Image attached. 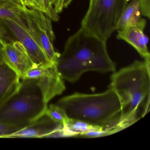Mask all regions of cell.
Here are the masks:
<instances>
[{"mask_svg": "<svg viewBox=\"0 0 150 150\" xmlns=\"http://www.w3.org/2000/svg\"><path fill=\"white\" fill-rule=\"evenodd\" d=\"M57 67L62 79L72 83L87 72L113 73L116 69L115 63L108 52L107 42L81 28L66 42Z\"/></svg>", "mask_w": 150, "mask_h": 150, "instance_id": "obj_1", "label": "cell"}, {"mask_svg": "<svg viewBox=\"0 0 150 150\" xmlns=\"http://www.w3.org/2000/svg\"><path fill=\"white\" fill-rule=\"evenodd\" d=\"M150 61L135 60L115 71L110 87L118 96L121 107L117 132L144 117L150 110Z\"/></svg>", "mask_w": 150, "mask_h": 150, "instance_id": "obj_2", "label": "cell"}, {"mask_svg": "<svg viewBox=\"0 0 150 150\" xmlns=\"http://www.w3.org/2000/svg\"><path fill=\"white\" fill-rule=\"evenodd\" d=\"M57 104L69 119L83 121L108 131L111 134L117 132L121 104L117 95L110 87L98 93H75L61 98Z\"/></svg>", "mask_w": 150, "mask_h": 150, "instance_id": "obj_3", "label": "cell"}, {"mask_svg": "<svg viewBox=\"0 0 150 150\" xmlns=\"http://www.w3.org/2000/svg\"><path fill=\"white\" fill-rule=\"evenodd\" d=\"M48 104L34 80H22L18 92L0 109V122L24 128L45 115Z\"/></svg>", "mask_w": 150, "mask_h": 150, "instance_id": "obj_4", "label": "cell"}, {"mask_svg": "<svg viewBox=\"0 0 150 150\" xmlns=\"http://www.w3.org/2000/svg\"><path fill=\"white\" fill-rule=\"evenodd\" d=\"M124 0H89L81 28L107 42L115 31L125 8Z\"/></svg>", "mask_w": 150, "mask_h": 150, "instance_id": "obj_5", "label": "cell"}, {"mask_svg": "<svg viewBox=\"0 0 150 150\" xmlns=\"http://www.w3.org/2000/svg\"><path fill=\"white\" fill-rule=\"evenodd\" d=\"M26 26L30 34L42 49L52 63L57 64L60 53L54 46L55 36L52 20L45 13L35 8H28L25 13Z\"/></svg>", "mask_w": 150, "mask_h": 150, "instance_id": "obj_6", "label": "cell"}, {"mask_svg": "<svg viewBox=\"0 0 150 150\" xmlns=\"http://www.w3.org/2000/svg\"><path fill=\"white\" fill-rule=\"evenodd\" d=\"M0 23L5 27L10 38L20 42L23 45L36 67L49 66L55 64L48 59L27 28L11 19L0 18Z\"/></svg>", "mask_w": 150, "mask_h": 150, "instance_id": "obj_7", "label": "cell"}, {"mask_svg": "<svg viewBox=\"0 0 150 150\" xmlns=\"http://www.w3.org/2000/svg\"><path fill=\"white\" fill-rule=\"evenodd\" d=\"M25 79L35 81L47 104L66 89L64 80L59 74L56 64L32 68L27 72Z\"/></svg>", "mask_w": 150, "mask_h": 150, "instance_id": "obj_8", "label": "cell"}, {"mask_svg": "<svg viewBox=\"0 0 150 150\" xmlns=\"http://www.w3.org/2000/svg\"><path fill=\"white\" fill-rule=\"evenodd\" d=\"M0 42L2 44L4 63L16 73L20 79H24L27 72L36 67L26 49L20 42L14 39Z\"/></svg>", "mask_w": 150, "mask_h": 150, "instance_id": "obj_9", "label": "cell"}, {"mask_svg": "<svg viewBox=\"0 0 150 150\" xmlns=\"http://www.w3.org/2000/svg\"><path fill=\"white\" fill-rule=\"evenodd\" d=\"M146 23L145 19L142 18L136 26L117 30V38L131 45L144 60L150 61V54L147 46L149 39L144 32Z\"/></svg>", "mask_w": 150, "mask_h": 150, "instance_id": "obj_10", "label": "cell"}, {"mask_svg": "<svg viewBox=\"0 0 150 150\" xmlns=\"http://www.w3.org/2000/svg\"><path fill=\"white\" fill-rule=\"evenodd\" d=\"M64 127V125L55 122L45 115L28 126L8 135L7 138L53 137Z\"/></svg>", "mask_w": 150, "mask_h": 150, "instance_id": "obj_11", "label": "cell"}, {"mask_svg": "<svg viewBox=\"0 0 150 150\" xmlns=\"http://www.w3.org/2000/svg\"><path fill=\"white\" fill-rule=\"evenodd\" d=\"M21 79L6 64L0 65V109L20 88Z\"/></svg>", "mask_w": 150, "mask_h": 150, "instance_id": "obj_12", "label": "cell"}, {"mask_svg": "<svg viewBox=\"0 0 150 150\" xmlns=\"http://www.w3.org/2000/svg\"><path fill=\"white\" fill-rule=\"evenodd\" d=\"M27 8L21 0H0V18L12 19L27 28L25 20Z\"/></svg>", "mask_w": 150, "mask_h": 150, "instance_id": "obj_13", "label": "cell"}, {"mask_svg": "<svg viewBox=\"0 0 150 150\" xmlns=\"http://www.w3.org/2000/svg\"><path fill=\"white\" fill-rule=\"evenodd\" d=\"M139 0H132L124 10L117 26V30L137 25L142 20Z\"/></svg>", "mask_w": 150, "mask_h": 150, "instance_id": "obj_14", "label": "cell"}, {"mask_svg": "<svg viewBox=\"0 0 150 150\" xmlns=\"http://www.w3.org/2000/svg\"><path fill=\"white\" fill-rule=\"evenodd\" d=\"M45 115L53 122L64 126L67 125L69 120L63 109L57 104H51L48 106Z\"/></svg>", "mask_w": 150, "mask_h": 150, "instance_id": "obj_15", "label": "cell"}, {"mask_svg": "<svg viewBox=\"0 0 150 150\" xmlns=\"http://www.w3.org/2000/svg\"><path fill=\"white\" fill-rule=\"evenodd\" d=\"M54 0H44L45 13L49 16L52 21L57 22L59 20V14L55 11L53 6Z\"/></svg>", "mask_w": 150, "mask_h": 150, "instance_id": "obj_16", "label": "cell"}, {"mask_svg": "<svg viewBox=\"0 0 150 150\" xmlns=\"http://www.w3.org/2000/svg\"><path fill=\"white\" fill-rule=\"evenodd\" d=\"M23 128L0 122V138H7L8 135L16 132Z\"/></svg>", "mask_w": 150, "mask_h": 150, "instance_id": "obj_17", "label": "cell"}, {"mask_svg": "<svg viewBox=\"0 0 150 150\" xmlns=\"http://www.w3.org/2000/svg\"><path fill=\"white\" fill-rule=\"evenodd\" d=\"M111 133L109 131L106 130L100 129L97 130L91 131L81 134L79 137H99L110 135Z\"/></svg>", "mask_w": 150, "mask_h": 150, "instance_id": "obj_18", "label": "cell"}, {"mask_svg": "<svg viewBox=\"0 0 150 150\" xmlns=\"http://www.w3.org/2000/svg\"><path fill=\"white\" fill-rule=\"evenodd\" d=\"M141 14L148 18H150V0H139Z\"/></svg>", "mask_w": 150, "mask_h": 150, "instance_id": "obj_19", "label": "cell"}, {"mask_svg": "<svg viewBox=\"0 0 150 150\" xmlns=\"http://www.w3.org/2000/svg\"><path fill=\"white\" fill-rule=\"evenodd\" d=\"M34 2L36 8L45 13L44 0H34Z\"/></svg>", "mask_w": 150, "mask_h": 150, "instance_id": "obj_20", "label": "cell"}, {"mask_svg": "<svg viewBox=\"0 0 150 150\" xmlns=\"http://www.w3.org/2000/svg\"><path fill=\"white\" fill-rule=\"evenodd\" d=\"M23 5L29 8H36L34 0H21Z\"/></svg>", "mask_w": 150, "mask_h": 150, "instance_id": "obj_21", "label": "cell"}, {"mask_svg": "<svg viewBox=\"0 0 150 150\" xmlns=\"http://www.w3.org/2000/svg\"><path fill=\"white\" fill-rule=\"evenodd\" d=\"M2 44L0 42V65L4 64V60H3V55H2Z\"/></svg>", "mask_w": 150, "mask_h": 150, "instance_id": "obj_22", "label": "cell"}, {"mask_svg": "<svg viewBox=\"0 0 150 150\" xmlns=\"http://www.w3.org/2000/svg\"><path fill=\"white\" fill-rule=\"evenodd\" d=\"M4 29L1 23H0V41H1L4 35Z\"/></svg>", "mask_w": 150, "mask_h": 150, "instance_id": "obj_23", "label": "cell"}, {"mask_svg": "<svg viewBox=\"0 0 150 150\" xmlns=\"http://www.w3.org/2000/svg\"><path fill=\"white\" fill-rule=\"evenodd\" d=\"M73 0H64V8H66L71 4Z\"/></svg>", "mask_w": 150, "mask_h": 150, "instance_id": "obj_24", "label": "cell"}, {"mask_svg": "<svg viewBox=\"0 0 150 150\" xmlns=\"http://www.w3.org/2000/svg\"><path fill=\"white\" fill-rule=\"evenodd\" d=\"M129 0H124V2L125 5V6L128 4V3H129Z\"/></svg>", "mask_w": 150, "mask_h": 150, "instance_id": "obj_25", "label": "cell"}]
</instances>
